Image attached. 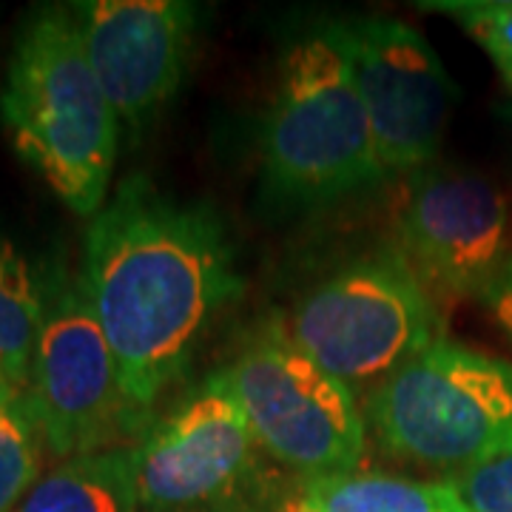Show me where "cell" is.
<instances>
[{"instance_id":"cell-9","label":"cell","mask_w":512,"mask_h":512,"mask_svg":"<svg viewBox=\"0 0 512 512\" xmlns=\"http://www.w3.org/2000/svg\"><path fill=\"white\" fill-rule=\"evenodd\" d=\"M330 23L365 103L384 180L436 163L461 92L430 40L410 23L384 15Z\"/></svg>"},{"instance_id":"cell-3","label":"cell","mask_w":512,"mask_h":512,"mask_svg":"<svg viewBox=\"0 0 512 512\" xmlns=\"http://www.w3.org/2000/svg\"><path fill=\"white\" fill-rule=\"evenodd\" d=\"M384 183L365 103L333 23L282 55L262 126V188L285 208H322Z\"/></svg>"},{"instance_id":"cell-18","label":"cell","mask_w":512,"mask_h":512,"mask_svg":"<svg viewBox=\"0 0 512 512\" xmlns=\"http://www.w3.org/2000/svg\"><path fill=\"white\" fill-rule=\"evenodd\" d=\"M478 305L490 313V319L504 330V336L512 339V259L510 265L481 291Z\"/></svg>"},{"instance_id":"cell-13","label":"cell","mask_w":512,"mask_h":512,"mask_svg":"<svg viewBox=\"0 0 512 512\" xmlns=\"http://www.w3.org/2000/svg\"><path fill=\"white\" fill-rule=\"evenodd\" d=\"M15 512H140L134 447L57 461Z\"/></svg>"},{"instance_id":"cell-7","label":"cell","mask_w":512,"mask_h":512,"mask_svg":"<svg viewBox=\"0 0 512 512\" xmlns=\"http://www.w3.org/2000/svg\"><path fill=\"white\" fill-rule=\"evenodd\" d=\"M26 399L57 461L134 447L148 421L128 402L120 367L77 274H46Z\"/></svg>"},{"instance_id":"cell-2","label":"cell","mask_w":512,"mask_h":512,"mask_svg":"<svg viewBox=\"0 0 512 512\" xmlns=\"http://www.w3.org/2000/svg\"><path fill=\"white\" fill-rule=\"evenodd\" d=\"M0 117L18 157L77 217L109 200L120 120L94 74L72 6H40L9 57Z\"/></svg>"},{"instance_id":"cell-16","label":"cell","mask_w":512,"mask_h":512,"mask_svg":"<svg viewBox=\"0 0 512 512\" xmlns=\"http://www.w3.org/2000/svg\"><path fill=\"white\" fill-rule=\"evenodd\" d=\"M419 9L456 20L490 57L504 89L512 94V0H430Z\"/></svg>"},{"instance_id":"cell-17","label":"cell","mask_w":512,"mask_h":512,"mask_svg":"<svg viewBox=\"0 0 512 512\" xmlns=\"http://www.w3.org/2000/svg\"><path fill=\"white\" fill-rule=\"evenodd\" d=\"M467 512H512V453L444 478Z\"/></svg>"},{"instance_id":"cell-6","label":"cell","mask_w":512,"mask_h":512,"mask_svg":"<svg viewBox=\"0 0 512 512\" xmlns=\"http://www.w3.org/2000/svg\"><path fill=\"white\" fill-rule=\"evenodd\" d=\"M220 373L259 450L293 476L362 470L370 430L359 396L293 342L282 316L256 325Z\"/></svg>"},{"instance_id":"cell-20","label":"cell","mask_w":512,"mask_h":512,"mask_svg":"<svg viewBox=\"0 0 512 512\" xmlns=\"http://www.w3.org/2000/svg\"><path fill=\"white\" fill-rule=\"evenodd\" d=\"M501 114H504V117L510 120V126H512V106H504V111H501Z\"/></svg>"},{"instance_id":"cell-19","label":"cell","mask_w":512,"mask_h":512,"mask_svg":"<svg viewBox=\"0 0 512 512\" xmlns=\"http://www.w3.org/2000/svg\"><path fill=\"white\" fill-rule=\"evenodd\" d=\"M208 512H268V510H262L259 504L248 501V498H237V501H228V504L214 507V510H208Z\"/></svg>"},{"instance_id":"cell-11","label":"cell","mask_w":512,"mask_h":512,"mask_svg":"<svg viewBox=\"0 0 512 512\" xmlns=\"http://www.w3.org/2000/svg\"><path fill=\"white\" fill-rule=\"evenodd\" d=\"M72 12L120 128L140 143L183 86L200 9L183 0H80Z\"/></svg>"},{"instance_id":"cell-4","label":"cell","mask_w":512,"mask_h":512,"mask_svg":"<svg viewBox=\"0 0 512 512\" xmlns=\"http://www.w3.org/2000/svg\"><path fill=\"white\" fill-rule=\"evenodd\" d=\"M362 410L387 456L456 476L512 453V362L441 336Z\"/></svg>"},{"instance_id":"cell-1","label":"cell","mask_w":512,"mask_h":512,"mask_svg":"<svg viewBox=\"0 0 512 512\" xmlns=\"http://www.w3.org/2000/svg\"><path fill=\"white\" fill-rule=\"evenodd\" d=\"M77 279L128 402L148 424L205 330L242 293L237 254L214 205L174 197L146 174L126 177L92 217Z\"/></svg>"},{"instance_id":"cell-10","label":"cell","mask_w":512,"mask_h":512,"mask_svg":"<svg viewBox=\"0 0 512 512\" xmlns=\"http://www.w3.org/2000/svg\"><path fill=\"white\" fill-rule=\"evenodd\" d=\"M259 453L245 410L214 370L134 444L140 510L208 512L245 498Z\"/></svg>"},{"instance_id":"cell-8","label":"cell","mask_w":512,"mask_h":512,"mask_svg":"<svg viewBox=\"0 0 512 512\" xmlns=\"http://www.w3.org/2000/svg\"><path fill=\"white\" fill-rule=\"evenodd\" d=\"M390 242L444 313L478 299L512 259V200L490 177L427 165L399 177Z\"/></svg>"},{"instance_id":"cell-5","label":"cell","mask_w":512,"mask_h":512,"mask_svg":"<svg viewBox=\"0 0 512 512\" xmlns=\"http://www.w3.org/2000/svg\"><path fill=\"white\" fill-rule=\"evenodd\" d=\"M282 322L293 342L356 396L444 336V311L393 242L313 282Z\"/></svg>"},{"instance_id":"cell-15","label":"cell","mask_w":512,"mask_h":512,"mask_svg":"<svg viewBox=\"0 0 512 512\" xmlns=\"http://www.w3.org/2000/svg\"><path fill=\"white\" fill-rule=\"evenodd\" d=\"M46 441L26 390L0 382V512H15L43 476Z\"/></svg>"},{"instance_id":"cell-12","label":"cell","mask_w":512,"mask_h":512,"mask_svg":"<svg viewBox=\"0 0 512 512\" xmlns=\"http://www.w3.org/2000/svg\"><path fill=\"white\" fill-rule=\"evenodd\" d=\"M271 512H467L450 484L393 473L293 476L274 495Z\"/></svg>"},{"instance_id":"cell-14","label":"cell","mask_w":512,"mask_h":512,"mask_svg":"<svg viewBox=\"0 0 512 512\" xmlns=\"http://www.w3.org/2000/svg\"><path fill=\"white\" fill-rule=\"evenodd\" d=\"M46 313V276L0 237V382L26 390Z\"/></svg>"}]
</instances>
